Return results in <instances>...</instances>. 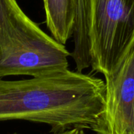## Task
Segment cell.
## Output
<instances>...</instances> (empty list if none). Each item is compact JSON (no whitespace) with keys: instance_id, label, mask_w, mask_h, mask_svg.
Listing matches in <instances>:
<instances>
[{"instance_id":"1","label":"cell","mask_w":134,"mask_h":134,"mask_svg":"<svg viewBox=\"0 0 134 134\" xmlns=\"http://www.w3.org/2000/svg\"><path fill=\"white\" fill-rule=\"evenodd\" d=\"M105 82L70 71L27 79H0V122L46 124L52 133L71 129L104 134Z\"/></svg>"},{"instance_id":"2","label":"cell","mask_w":134,"mask_h":134,"mask_svg":"<svg viewBox=\"0 0 134 134\" xmlns=\"http://www.w3.org/2000/svg\"><path fill=\"white\" fill-rule=\"evenodd\" d=\"M70 56L65 45L42 31L16 0H0V79L63 72Z\"/></svg>"},{"instance_id":"3","label":"cell","mask_w":134,"mask_h":134,"mask_svg":"<svg viewBox=\"0 0 134 134\" xmlns=\"http://www.w3.org/2000/svg\"><path fill=\"white\" fill-rule=\"evenodd\" d=\"M90 67L113 75L134 48V0H90Z\"/></svg>"},{"instance_id":"4","label":"cell","mask_w":134,"mask_h":134,"mask_svg":"<svg viewBox=\"0 0 134 134\" xmlns=\"http://www.w3.org/2000/svg\"><path fill=\"white\" fill-rule=\"evenodd\" d=\"M104 134H134V48L105 79Z\"/></svg>"},{"instance_id":"5","label":"cell","mask_w":134,"mask_h":134,"mask_svg":"<svg viewBox=\"0 0 134 134\" xmlns=\"http://www.w3.org/2000/svg\"><path fill=\"white\" fill-rule=\"evenodd\" d=\"M46 23L52 37L65 45L72 37L75 19V0H44Z\"/></svg>"},{"instance_id":"6","label":"cell","mask_w":134,"mask_h":134,"mask_svg":"<svg viewBox=\"0 0 134 134\" xmlns=\"http://www.w3.org/2000/svg\"><path fill=\"white\" fill-rule=\"evenodd\" d=\"M51 134H86L83 130H80V129H71V130H68L64 132H60V133H54Z\"/></svg>"},{"instance_id":"7","label":"cell","mask_w":134,"mask_h":134,"mask_svg":"<svg viewBox=\"0 0 134 134\" xmlns=\"http://www.w3.org/2000/svg\"><path fill=\"white\" fill-rule=\"evenodd\" d=\"M10 134H19V133H10Z\"/></svg>"},{"instance_id":"8","label":"cell","mask_w":134,"mask_h":134,"mask_svg":"<svg viewBox=\"0 0 134 134\" xmlns=\"http://www.w3.org/2000/svg\"><path fill=\"white\" fill-rule=\"evenodd\" d=\"M43 1H44V0H43Z\"/></svg>"}]
</instances>
